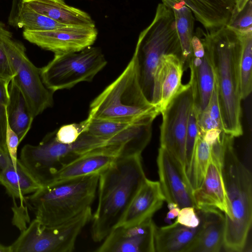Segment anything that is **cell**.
Returning <instances> with one entry per match:
<instances>
[{
  "instance_id": "1",
  "label": "cell",
  "mask_w": 252,
  "mask_h": 252,
  "mask_svg": "<svg viewBox=\"0 0 252 252\" xmlns=\"http://www.w3.org/2000/svg\"><path fill=\"white\" fill-rule=\"evenodd\" d=\"M209 53L215 74L224 131L233 137L243 134L238 61L240 48L237 33L227 26L205 32L198 28Z\"/></svg>"
},
{
  "instance_id": "12",
  "label": "cell",
  "mask_w": 252,
  "mask_h": 252,
  "mask_svg": "<svg viewBox=\"0 0 252 252\" xmlns=\"http://www.w3.org/2000/svg\"><path fill=\"white\" fill-rule=\"evenodd\" d=\"M24 38L54 54L77 52L92 46L96 39L95 26H65L43 32L24 30Z\"/></svg>"
},
{
  "instance_id": "8",
  "label": "cell",
  "mask_w": 252,
  "mask_h": 252,
  "mask_svg": "<svg viewBox=\"0 0 252 252\" xmlns=\"http://www.w3.org/2000/svg\"><path fill=\"white\" fill-rule=\"evenodd\" d=\"M0 39L15 73L13 81L21 91L33 118L52 107L53 93L44 84L37 68L30 60L24 46L15 40L0 22Z\"/></svg>"
},
{
  "instance_id": "19",
  "label": "cell",
  "mask_w": 252,
  "mask_h": 252,
  "mask_svg": "<svg viewBox=\"0 0 252 252\" xmlns=\"http://www.w3.org/2000/svg\"><path fill=\"white\" fill-rule=\"evenodd\" d=\"M205 48L203 56L192 55L189 65L190 71L189 82L193 91V107L196 114L201 113L207 106L215 84L211 60L205 46Z\"/></svg>"
},
{
  "instance_id": "15",
  "label": "cell",
  "mask_w": 252,
  "mask_h": 252,
  "mask_svg": "<svg viewBox=\"0 0 252 252\" xmlns=\"http://www.w3.org/2000/svg\"><path fill=\"white\" fill-rule=\"evenodd\" d=\"M184 70L182 58L179 55L169 54L160 59L154 76L151 99L159 114L182 88Z\"/></svg>"
},
{
  "instance_id": "10",
  "label": "cell",
  "mask_w": 252,
  "mask_h": 252,
  "mask_svg": "<svg viewBox=\"0 0 252 252\" xmlns=\"http://www.w3.org/2000/svg\"><path fill=\"white\" fill-rule=\"evenodd\" d=\"M91 207L63 223L46 226L34 219L10 245L11 252H71L82 230L92 220Z\"/></svg>"
},
{
  "instance_id": "30",
  "label": "cell",
  "mask_w": 252,
  "mask_h": 252,
  "mask_svg": "<svg viewBox=\"0 0 252 252\" xmlns=\"http://www.w3.org/2000/svg\"><path fill=\"white\" fill-rule=\"evenodd\" d=\"M65 26L34 11L24 3L16 20V28H23L25 31H47Z\"/></svg>"
},
{
  "instance_id": "23",
  "label": "cell",
  "mask_w": 252,
  "mask_h": 252,
  "mask_svg": "<svg viewBox=\"0 0 252 252\" xmlns=\"http://www.w3.org/2000/svg\"><path fill=\"white\" fill-rule=\"evenodd\" d=\"M201 215L203 225L189 252H218L223 247L225 218L215 208L196 209Z\"/></svg>"
},
{
  "instance_id": "21",
  "label": "cell",
  "mask_w": 252,
  "mask_h": 252,
  "mask_svg": "<svg viewBox=\"0 0 252 252\" xmlns=\"http://www.w3.org/2000/svg\"><path fill=\"white\" fill-rule=\"evenodd\" d=\"M155 118L148 117L129 124L108 139L106 145L118 150L120 156L141 155L151 140Z\"/></svg>"
},
{
  "instance_id": "22",
  "label": "cell",
  "mask_w": 252,
  "mask_h": 252,
  "mask_svg": "<svg viewBox=\"0 0 252 252\" xmlns=\"http://www.w3.org/2000/svg\"><path fill=\"white\" fill-rule=\"evenodd\" d=\"M182 0L206 30L228 25L237 12L233 0Z\"/></svg>"
},
{
  "instance_id": "28",
  "label": "cell",
  "mask_w": 252,
  "mask_h": 252,
  "mask_svg": "<svg viewBox=\"0 0 252 252\" xmlns=\"http://www.w3.org/2000/svg\"><path fill=\"white\" fill-rule=\"evenodd\" d=\"M235 32L240 43L238 61L240 96L241 99H244L252 90V30Z\"/></svg>"
},
{
  "instance_id": "40",
  "label": "cell",
  "mask_w": 252,
  "mask_h": 252,
  "mask_svg": "<svg viewBox=\"0 0 252 252\" xmlns=\"http://www.w3.org/2000/svg\"><path fill=\"white\" fill-rule=\"evenodd\" d=\"M25 0H12V5L8 18V24L16 28V20L18 13Z\"/></svg>"
},
{
  "instance_id": "43",
  "label": "cell",
  "mask_w": 252,
  "mask_h": 252,
  "mask_svg": "<svg viewBox=\"0 0 252 252\" xmlns=\"http://www.w3.org/2000/svg\"><path fill=\"white\" fill-rule=\"evenodd\" d=\"M235 3L237 12L241 11L249 0H233Z\"/></svg>"
},
{
  "instance_id": "6",
  "label": "cell",
  "mask_w": 252,
  "mask_h": 252,
  "mask_svg": "<svg viewBox=\"0 0 252 252\" xmlns=\"http://www.w3.org/2000/svg\"><path fill=\"white\" fill-rule=\"evenodd\" d=\"M169 54L178 55L182 59L173 13L159 3L153 21L139 34L133 54L141 88L150 102L156 70L161 57Z\"/></svg>"
},
{
  "instance_id": "27",
  "label": "cell",
  "mask_w": 252,
  "mask_h": 252,
  "mask_svg": "<svg viewBox=\"0 0 252 252\" xmlns=\"http://www.w3.org/2000/svg\"><path fill=\"white\" fill-rule=\"evenodd\" d=\"M0 183L5 188L7 193L13 198L24 201L28 194H32L40 186L24 168L18 159L14 167L10 161L3 170L0 177Z\"/></svg>"
},
{
  "instance_id": "3",
  "label": "cell",
  "mask_w": 252,
  "mask_h": 252,
  "mask_svg": "<svg viewBox=\"0 0 252 252\" xmlns=\"http://www.w3.org/2000/svg\"><path fill=\"white\" fill-rule=\"evenodd\" d=\"M234 137L226 134L223 142L222 174L230 217L225 218L223 247L226 251L242 252L252 220V181L248 169L237 156Z\"/></svg>"
},
{
  "instance_id": "20",
  "label": "cell",
  "mask_w": 252,
  "mask_h": 252,
  "mask_svg": "<svg viewBox=\"0 0 252 252\" xmlns=\"http://www.w3.org/2000/svg\"><path fill=\"white\" fill-rule=\"evenodd\" d=\"M200 222L195 227L183 225L176 221L165 226H156L155 233V252H189L203 225V220L196 209Z\"/></svg>"
},
{
  "instance_id": "17",
  "label": "cell",
  "mask_w": 252,
  "mask_h": 252,
  "mask_svg": "<svg viewBox=\"0 0 252 252\" xmlns=\"http://www.w3.org/2000/svg\"><path fill=\"white\" fill-rule=\"evenodd\" d=\"M222 161L211 158L204 179L193 191L196 209L215 208L230 217L227 197L222 174Z\"/></svg>"
},
{
  "instance_id": "38",
  "label": "cell",
  "mask_w": 252,
  "mask_h": 252,
  "mask_svg": "<svg viewBox=\"0 0 252 252\" xmlns=\"http://www.w3.org/2000/svg\"><path fill=\"white\" fill-rule=\"evenodd\" d=\"M6 143L12 163L13 166L16 167L18 159L17 158V149L20 142L18 136L10 127L9 125L8 117L6 131Z\"/></svg>"
},
{
  "instance_id": "33",
  "label": "cell",
  "mask_w": 252,
  "mask_h": 252,
  "mask_svg": "<svg viewBox=\"0 0 252 252\" xmlns=\"http://www.w3.org/2000/svg\"><path fill=\"white\" fill-rule=\"evenodd\" d=\"M198 132L197 118L193 106L189 114L186 136V173L187 177L191 169Z\"/></svg>"
},
{
  "instance_id": "31",
  "label": "cell",
  "mask_w": 252,
  "mask_h": 252,
  "mask_svg": "<svg viewBox=\"0 0 252 252\" xmlns=\"http://www.w3.org/2000/svg\"><path fill=\"white\" fill-rule=\"evenodd\" d=\"M196 115L198 126L203 131L223 128L216 83L207 106L203 111Z\"/></svg>"
},
{
  "instance_id": "9",
  "label": "cell",
  "mask_w": 252,
  "mask_h": 252,
  "mask_svg": "<svg viewBox=\"0 0 252 252\" xmlns=\"http://www.w3.org/2000/svg\"><path fill=\"white\" fill-rule=\"evenodd\" d=\"M106 64L101 49L91 46L77 52L54 54V58L40 68V74L45 86L54 93L92 81Z\"/></svg>"
},
{
  "instance_id": "36",
  "label": "cell",
  "mask_w": 252,
  "mask_h": 252,
  "mask_svg": "<svg viewBox=\"0 0 252 252\" xmlns=\"http://www.w3.org/2000/svg\"><path fill=\"white\" fill-rule=\"evenodd\" d=\"M85 127L84 120L78 124L73 123L63 125L55 132V138L62 143H73L85 130Z\"/></svg>"
},
{
  "instance_id": "29",
  "label": "cell",
  "mask_w": 252,
  "mask_h": 252,
  "mask_svg": "<svg viewBox=\"0 0 252 252\" xmlns=\"http://www.w3.org/2000/svg\"><path fill=\"white\" fill-rule=\"evenodd\" d=\"M210 145L204 139L203 135L198 132L190 172L188 176L193 190L201 185L210 162Z\"/></svg>"
},
{
  "instance_id": "24",
  "label": "cell",
  "mask_w": 252,
  "mask_h": 252,
  "mask_svg": "<svg viewBox=\"0 0 252 252\" xmlns=\"http://www.w3.org/2000/svg\"><path fill=\"white\" fill-rule=\"evenodd\" d=\"M23 3L66 26H95L94 22L89 14L66 4L64 0H25Z\"/></svg>"
},
{
  "instance_id": "26",
  "label": "cell",
  "mask_w": 252,
  "mask_h": 252,
  "mask_svg": "<svg viewBox=\"0 0 252 252\" xmlns=\"http://www.w3.org/2000/svg\"><path fill=\"white\" fill-rule=\"evenodd\" d=\"M8 92V121L21 142L31 129L34 118L29 110L21 91L12 79L9 84Z\"/></svg>"
},
{
  "instance_id": "37",
  "label": "cell",
  "mask_w": 252,
  "mask_h": 252,
  "mask_svg": "<svg viewBox=\"0 0 252 252\" xmlns=\"http://www.w3.org/2000/svg\"><path fill=\"white\" fill-rule=\"evenodd\" d=\"M176 221L180 224L189 227L199 225L200 220L196 209L193 207H185L180 209Z\"/></svg>"
},
{
  "instance_id": "18",
  "label": "cell",
  "mask_w": 252,
  "mask_h": 252,
  "mask_svg": "<svg viewBox=\"0 0 252 252\" xmlns=\"http://www.w3.org/2000/svg\"><path fill=\"white\" fill-rule=\"evenodd\" d=\"M164 201L165 198L159 182L146 178L129 204L119 225L133 226L152 218Z\"/></svg>"
},
{
  "instance_id": "35",
  "label": "cell",
  "mask_w": 252,
  "mask_h": 252,
  "mask_svg": "<svg viewBox=\"0 0 252 252\" xmlns=\"http://www.w3.org/2000/svg\"><path fill=\"white\" fill-rule=\"evenodd\" d=\"M227 26L237 32L252 30V0H249L241 11L236 13Z\"/></svg>"
},
{
  "instance_id": "11",
  "label": "cell",
  "mask_w": 252,
  "mask_h": 252,
  "mask_svg": "<svg viewBox=\"0 0 252 252\" xmlns=\"http://www.w3.org/2000/svg\"><path fill=\"white\" fill-rule=\"evenodd\" d=\"M193 100L192 87L189 82L183 85L161 113L162 120L160 127V147L174 158L185 173L186 136Z\"/></svg>"
},
{
  "instance_id": "16",
  "label": "cell",
  "mask_w": 252,
  "mask_h": 252,
  "mask_svg": "<svg viewBox=\"0 0 252 252\" xmlns=\"http://www.w3.org/2000/svg\"><path fill=\"white\" fill-rule=\"evenodd\" d=\"M119 156V152L110 146L105 145L96 148L81 155L63 166L55 174L48 186L100 174Z\"/></svg>"
},
{
  "instance_id": "34",
  "label": "cell",
  "mask_w": 252,
  "mask_h": 252,
  "mask_svg": "<svg viewBox=\"0 0 252 252\" xmlns=\"http://www.w3.org/2000/svg\"><path fill=\"white\" fill-rule=\"evenodd\" d=\"M9 83L0 80V148L8 152L6 143L7 123V105L9 101Z\"/></svg>"
},
{
  "instance_id": "2",
  "label": "cell",
  "mask_w": 252,
  "mask_h": 252,
  "mask_svg": "<svg viewBox=\"0 0 252 252\" xmlns=\"http://www.w3.org/2000/svg\"><path fill=\"white\" fill-rule=\"evenodd\" d=\"M146 177L141 155L119 156L100 173L98 203L92 221V237L99 242L121 222Z\"/></svg>"
},
{
  "instance_id": "13",
  "label": "cell",
  "mask_w": 252,
  "mask_h": 252,
  "mask_svg": "<svg viewBox=\"0 0 252 252\" xmlns=\"http://www.w3.org/2000/svg\"><path fill=\"white\" fill-rule=\"evenodd\" d=\"M159 184L165 201L174 203L180 208L196 205L193 189L187 175L174 158L164 148L159 147L157 157Z\"/></svg>"
},
{
  "instance_id": "41",
  "label": "cell",
  "mask_w": 252,
  "mask_h": 252,
  "mask_svg": "<svg viewBox=\"0 0 252 252\" xmlns=\"http://www.w3.org/2000/svg\"><path fill=\"white\" fill-rule=\"evenodd\" d=\"M10 161L11 160L8 153L0 148V177L3 170Z\"/></svg>"
},
{
  "instance_id": "4",
  "label": "cell",
  "mask_w": 252,
  "mask_h": 252,
  "mask_svg": "<svg viewBox=\"0 0 252 252\" xmlns=\"http://www.w3.org/2000/svg\"><path fill=\"white\" fill-rule=\"evenodd\" d=\"M99 174L41 187L25 196L24 202L41 224L54 226L63 223L91 207L95 197Z\"/></svg>"
},
{
  "instance_id": "44",
  "label": "cell",
  "mask_w": 252,
  "mask_h": 252,
  "mask_svg": "<svg viewBox=\"0 0 252 252\" xmlns=\"http://www.w3.org/2000/svg\"><path fill=\"white\" fill-rule=\"evenodd\" d=\"M0 252H11L10 246H7L0 244Z\"/></svg>"
},
{
  "instance_id": "42",
  "label": "cell",
  "mask_w": 252,
  "mask_h": 252,
  "mask_svg": "<svg viewBox=\"0 0 252 252\" xmlns=\"http://www.w3.org/2000/svg\"><path fill=\"white\" fill-rule=\"evenodd\" d=\"M180 209L179 207L169 209L166 216V219L170 220L177 217Z\"/></svg>"
},
{
  "instance_id": "32",
  "label": "cell",
  "mask_w": 252,
  "mask_h": 252,
  "mask_svg": "<svg viewBox=\"0 0 252 252\" xmlns=\"http://www.w3.org/2000/svg\"><path fill=\"white\" fill-rule=\"evenodd\" d=\"M85 130L90 134L105 140L114 136L129 124L106 119L87 118Z\"/></svg>"
},
{
  "instance_id": "39",
  "label": "cell",
  "mask_w": 252,
  "mask_h": 252,
  "mask_svg": "<svg viewBox=\"0 0 252 252\" xmlns=\"http://www.w3.org/2000/svg\"><path fill=\"white\" fill-rule=\"evenodd\" d=\"M15 74L0 39V80L10 83Z\"/></svg>"
},
{
  "instance_id": "5",
  "label": "cell",
  "mask_w": 252,
  "mask_h": 252,
  "mask_svg": "<svg viewBox=\"0 0 252 252\" xmlns=\"http://www.w3.org/2000/svg\"><path fill=\"white\" fill-rule=\"evenodd\" d=\"M159 114L143 92L133 55L122 73L90 103L88 118L130 124Z\"/></svg>"
},
{
  "instance_id": "25",
  "label": "cell",
  "mask_w": 252,
  "mask_h": 252,
  "mask_svg": "<svg viewBox=\"0 0 252 252\" xmlns=\"http://www.w3.org/2000/svg\"><path fill=\"white\" fill-rule=\"evenodd\" d=\"M172 11L179 38L184 70L189 68L192 56L191 40L194 32V16L182 0H161Z\"/></svg>"
},
{
  "instance_id": "7",
  "label": "cell",
  "mask_w": 252,
  "mask_h": 252,
  "mask_svg": "<svg viewBox=\"0 0 252 252\" xmlns=\"http://www.w3.org/2000/svg\"><path fill=\"white\" fill-rule=\"evenodd\" d=\"M55 132L46 135L36 145L26 144L18 160L41 187L48 186L55 174L77 157L106 145V140L86 131L71 144H63L55 138Z\"/></svg>"
},
{
  "instance_id": "14",
  "label": "cell",
  "mask_w": 252,
  "mask_h": 252,
  "mask_svg": "<svg viewBox=\"0 0 252 252\" xmlns=\"http://www.w3.org/2000/svg\"><path fill=\"white\" fill-rule=\"evenodd\" d=\"M156 225L149 219L133 226L119 225L103 239L97 252H155Z\"/></svg>"
}]
</instances>
